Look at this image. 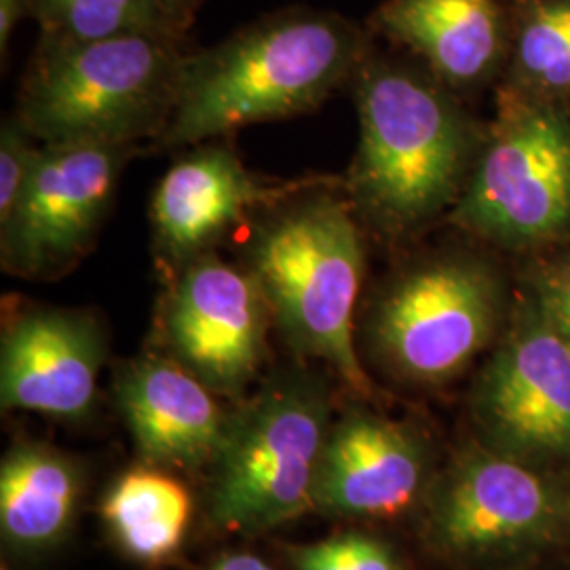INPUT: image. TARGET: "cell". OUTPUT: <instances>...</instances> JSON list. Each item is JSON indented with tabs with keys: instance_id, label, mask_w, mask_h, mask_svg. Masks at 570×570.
I'll list each match as a JSON object with an SVG mask.
<instances>
[{
	"instance_id": "cell-14",
	"label": "cell",
	"mask_w": 570,
	"mask_h": 570,
	"mask_svg": "<svg viewBox=\"0 0 570 570\" xmlns=\"http://www.w3.org/2000/svg\"><path fill=\"white\" fill-rule=\"evenodd\" d=\"M425 452L407 429L348 410L327 433L315 482V508L327 515L391 518L423 487Z\"/></svg>"
},
{
	"instance_id": "cell-17",
	"label": "cell",
	"mask_w": 570,
	"mask_h": 570,
	"mask_svg": "<svg viewBox=\"0 0 570 570\" xmlns=\"http://www.w3.org/2000/svg\"><path fill=\"white\" fill-rule=\"evenodd\" d=\"M82 471L75 459L39 442L7 452L0 465V530L11 550L60 546L81 508Z\"/></svg>"
},
{
	"instance_id": "cell-6",
	"label": "cell",
	"mask_w": 570,
	"mask_h": 570,
	"mask_svg": "<svg viewBox=\"0 0 570 570\" xmlns=\"http://www.w3.org/2000/svg\"><path fill=\"white\" fill-rule=\"evenodd\" d=\"M501 313V287L471 256H440L400 275L370 317L376 357L400 379L442 385L489 346Z\"/></svg>"
},
{
	"instance_id": "cell-8",
	"label": "cell",
	"mask_w": 570,
	"mask_h": 570,
	"mask_svg": "<svg viewBox=\"0 0 570 570\" xmlns=\"http://www.w3.org/2000/svg\"><path fill=\"white\" fill-rule=\"evenodd\" d=\"M134 155L131 144L41 146L20 202L0 223L4 273L47 282L79 265L96 244Z\"/></svg>"
},
{
	"instance_id": "cell-12",
	"label": "cell",
	"mask_w": 570,
	"mask_h": 570,
	"mask_svg": "<svg viewBox=\"0 0 570 570\" xmlns=\"http://www.w3.org/2000/svg\"><path fill=\"white\" fill-rule=\"evenodd\" d=\"M106 332L85 308L28 305L4 315L0 402L63 421L87 416L98 400Z\"/></svg>"
},
{
	"instance_id": "cell-9",
	"label": "cell",
	"mask_w": 570,
	"mask_h": 570,
	"mask_svg": "<svg viewBox=\"0 0 570 570\" xmlns=\"http://www.w3.org/2000/svg\"><path fill=\"white\" fill-rule=\"evenodd\" d=\"M271 326L265 292L244 265L207 252L171 271L161 311L167 357L218 397L239 400L256 381Z\"/></svg>"
},
{
	"instance_id": "cell-13",
	"label": "cell",
	"mask_w": 570,
	"mask_h": 570,
	"mask_svg": "<svg viewBox=\"0 0 570 570\" xmlns=\"http://www.w3.org/2000/svg\"><path fill=\"white\" fill-rule=\"evenodd\" d=\"M475 410L501 449L570 456V348L537 306L484 370Z\"/></svg>"
},
{
	"instance_id": "cell-5",
	"label": "cell",
	"mask_w": 570,
	"mask_h": 570,
	"mask_svg": "<svg viewBox=\"0 0 570 570\" xmlns=\"http://www.w3.org/2000/svg\"><path fill=\"white\" fill-rule=\"evenodd\" d=\"M326 383L294 370L228 414L212 461L207 515L216 529L261 534L315 508V482L332 429Z\"/></svg>"
},
{
	"instance_id": "cell-24",
	"label": "cell",
	"mask_w": 570,
	"mask_h": 570,
	"mask_svg": "<svg viewBox=\"0 0 570 570\" xmlns=\"http://www.w3.org/2000/svg\"><path fill=\"white\" fill-rule=\"evenodd\" d=\"M32 9V0H0V56H7V47L26 11Z\"/></svg>"
},
{
	"instance_id": "cell-16",
	"label": "cell",
	"mask_w": 570,
	"mask_h": 570,
	"mask_svg": "<svg viewBox=\"0 0 570 570\" xmlns=\"http://www.w3.org/2000/svg\"><path fill=\"white\" fill-rule=\"evenodd\" d=\"M374 26L452 87L484 81L505 47L497 0H385Z\"/></svg>"
},
{
	"instance_id": "cell-22",
	"label": "cell",
	"mask_w": 570,
	"mask_h": 570,
	"mask_svg": "<svg viewBox=\"0 0 570 570\" xmlns=\"http://www.w3.org/2000/svg\"><path fill=\"white\" fill-rule=\"evenodd\" d=\"M41 144L11 115L0 127V223H4L32 178Z\"/></svg>"
},
{
	"instance_id": "cell-20",
	"label": "cell",
	"mask_w": 570,
	"mask_h": 570,
	"mask_svg": "<svg viewBox=\"0 0 570 570\" xmlns=\"http://www.w3.org/2000/svg\"><path fill=\"white\" fill-rule=\"evenodd\" d=\"M518 77L530 89L560 96L570 91V0H534L515 45Z\"/></svg>"
},
{
	"instance_id": "cell-25",
	"label": "cell",
	"mask_w": 570,
	"mask_h": 570,
	"mask_svg": "<svg viewBox=\"0 0 570 570\" xmlns=\"http://www.w3.org/2000/svg\"><path fill=\"white\" fill-rule=\"evenodd\" d=\"M207 570H275L263 558L252 553H225Z\"/></svg>"
},
{
	"instance_id": "cell-7",
	"label": "cell",
	"mask_w": 570,
	"mask_h": 570,
	"mask_svg": "<svg viewBox=\"0 0 570 570\" xmlns=\"http://www.w3.org/2000/svg\"><path fill=\"white\" fill-rule=\"evenodd\" d=\"M450 220L508 247L569 233V117L548 104L508 106Z\"/></svg>"
},
{
	"instance_id": "cell-11",
	"label": "cell",
	"mask_w": 570,
	"mask_h": 570,
	"mask_svg": "<svg viewBox=\"0 0 570 570\" xmlns=\"http://www.w3.org/2000/svg\"><path fill=\"white\" fill-rule=\"evenodd\" d=\"M429 522L449 553L484 558L560 537L570 527V497L511 456L475 452L442 480Z\"/></svg>"
},
{
	"instance_id": "cell-2",
	"label": "cell",
	"mask_w": 570,
	"mask_h": 570,
	"mask_svg": "<svg viewBox=\"0 0 570 570\" xmlns=\"http://www.w3.org/2000/svg\"><path fill=\"white\" fill-rule=\"evenodd\" d=\"M360 142L345 190L357 220L410 235L454 207L469 180L465 115L429 79L364 61L353 77Z\"/></svg>"
},
{
	"instance_id": "cell-21",
	"label": "cell",
	"mask_w": 570,
	"mask_h": 570,
	"mask_svg": "<svg viewBox=\"0 0 570 570\" xmlns=\"http://www.w3.org/2000/svg\"><path fill=\"white\" fill-rule=\"evenodd\" d=\"M294 570H404L385 541L364 532H343L287 550Z\"/></svg>"
},
{
	"instance_id": "cell-26",
	"label": "cell",
	"mask_w": 570,
	"mask_h": 570,
	"mask_svg": "<svg viewBox=\"0 0 570 570\" xmlns=\"http://www.w3.org/2000/svg\"><path fill=\"white\" fill-rule=\"evenodd\" d=\"M165 11L178 21L180 26H186V21L190 18V13L195 11V7L202 2V0H157Z\"/></svg>"
},
{
	"instance_id": "cell-19",
	"label": "cell",
	"mask_w": 570,
	"mask_h": 570,
	"mask_svg": "<svg viewBox=\"0 0 570 570\" xmlns=\"http://www.w3.org/2000/svg\"><path fill=\"white\" fill-rule=\"evenodd\" d=\"M45 41H100L125 35L178 39L180 23L157 0H32Z\"/></svg>"
},
{
	"instance_id": "cell-15",
	"label": "cell",
	"mask_w": 570,
	"mask_h": 570,
	"mask_svg": "<svg viewBox=\"0 0 570 570\" xmlns=\"http://www.w3.org/2000/svg\"><path fill=\"white\" fill-rule=\"evenodd\" d=\"M218 395L167 355L122 364L117 404L146 463L193 469L212 465L228 414Z\"/></svg>"
},
{
	"instance_id": "cell-23",
	"label": "cell",
	"mask_w": 570,
	"mask_h": 570,
	"mask_svg": "<svg viewBox=\"0 0 570 570\" xmlns=\"http://www.w3.org/2000/svg\"><path fill=\"white\" fill-rule=\"evenodd\" d=\"M534 306L570 348V258L551 265L539 275Z\"/></svg>"
},
{
	"instance_id": "cell-3",
	"label": "cell",
	"mask_w": 570,
	"mask_h": 570,
	"mask_svg": "<svg viewBox=\"0 0 570 570\" xmlns=\"http://www.w3.org/2000/svg\"><path fill=\"white\" fill-rule=\"evenodd\" d=\"M341 186L306 190L254 220L244 266L265 292L285 343L324 362L357 395H370L372 383L355 348L366 254Z\"/></svg>"
},
{
	"instance_id": "cell-18",
	"label": "cell",
	"mask_w": 570,
	"mask_h": 570,
	"mask_svg": "<svg viewBox=\"0 0 570 570\" xmlns=\"http://www.w3.org/2000/svg\"><path fill=\"white\" fill-rule=\"evenodd\" d=\"M193 501L183 484L164 471L125 473L102 501L110 537L129 558L159 564L183 548Z\"/></svg>"
},
{
	"instance_id": "cell-4",
	"label": "cell",
	"mask_w": 570,
	"mask_h": 570,
	"mask_svg": "<svg viewBox=\"0 0 570 570\" xmlns=\"http://www.w3.org/2000/svg\"><path fill=\"white\" fill-rule=\"evenodd\" d=\"M176 42L159 35L42 39L16 115L41 146L157 142L176 102L184 58Z\"/></svg>"
},
{
	"instance_id": "cell-1",
	"label": "cell",
	"mask_w": 570,
	"mask_h": 570,
	"mask_svg": "<svg viewBox=\"0 0 570 570\" xmlns=\"http://www.w3.org/2000/svg\"><path fill=\"white\" fill-rule=\"evenodd\" d=\"M366 61L364 35L336 13L285 11L184 56L157 146H199L320 108Z\"/></svg>"
},
{
	"instance_id": "cell-10",
	"label": "cell",
	"mask_w": 570,
	"mask_h": 570,
	"mask_svg": "<svg viewBox=\"0 0 570 570\" xmlns=\"http://www.w3.org/2000/svg\"><path fill=\"white\" fill-rule=\"evenodd\" d=\"M341 184L332 176L268 178L252 171L228 146H195L164 174L150 199L153 244L169 273L216 252L228 233L306 190Z\"/></svg>"
}]
</instances>
